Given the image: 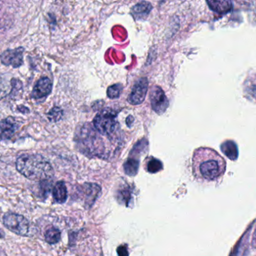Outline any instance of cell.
<instances>
[{"label":"cell","mask_w":256,"mask_h":256,"mask_svg":"<svg viewBox=\"0 0 256 256\" xmlns=\"http://www.w3.org/2000/svg\"><path fill=\"white\" fill-rule=\"evenodd\" d=\"M50 120L52 121H58L62 117L61 110L58 108H54L51 110L50 112L48 114Z\"/></svg>","instance_id":"d6986e66"},{"label":"cell","mask_w":256,"mask_h":256,"mask_svg":"<svg viewBox=\"0 0 256 256\" xmlns=\"http://www.w3.org/2000/svg\"><path fill=\"white\" fill-rule=\"evenodd\" d=\"M12 91V84L6 78L0 76V100L4 99Z\"/></svg>","instance_id":"2e32d148"},{"label":"cell","mask_w":256,"mask_h":256,"mask_svg":"<svg viewBox=\"0 0 256 256\" xmlns=\"http://www.w3.org/2000/svg\"><path fill=\"white\" fill-rule=\"evenodd\" d=\"M140 162L134 159H129L126 161L124 165V170L126 174L129 176H134L138 172Z\"/></svg>","instance_id":"9a60e30c"},{"label":"cell","mask_w":256,"mask_h":256,"mask_svg":"<svg viewBox=\"0 0 256 256\" xmlns=\"http://www.w3.org/2000/svg\"><path fill=\"white\" fill-rule=\"evenodd\" d=\"M52 81L48 78H42L38 80L32 92V97L33 99H39L42 98L46 97L52 90Z\"/></svg>","instance_id":"30bf717a"},{"label":"cell","mask_w":256,"mask_h":256,"mask_svg":"<svg viewBox=\"0 0 256 256\" xmlns=\"http://www.w3.org/2000/svg\"><path fill=\"white\" fill-rule=\"evenodd\" d=\"M24 48L6 50L0 55V60L4 66L18 68L24 63Z\"/></svg>","instance_id":"8992f818"},{"label":"cell","mask_w":256,"mask_h":256,"mask_svg":"<svg viewBox=\"0 0 256 256\" xmlns=\"http://www.w3.org/2000/svg\"><path fill=\"white\" fill-rule=\"evenodd\" d=\"M122 90V86L121 84H114V85L110 86L108 90V97L112 99L120 97Z\"/></svg>","instance_id":"ac0fdd59"},{"label":"cell","mask_w":256,"mask_h":256,"mask_svg":"<svg viewBox=\"0 0 256 256\" xmlns=\"http://www.w3.org/2000/svg\"><path fill=\"white\" fill-rule=\"evenodd\" d=\"M93 125L99 133L106 136H110L116 130L118 125L116 114L111 110L102 111L94 117Z\"/></svg>","instance_id":"3957f363"},{"label":"cell","mask_w":256,"mask_h":256,"mask_svg":"<svg viewBox=\"0 0 256 256\" xmlns=\"http://www.w3.org/2000/svg\"><path fill=\"white\" fill-rule=\"evenodd\" d=\"M19 129V123L16 119L8 117L0 121V138L2 140L10 139Z\"/></svg>","instance_id":"9c48e42d"},{"label":"cell","mask_w":256,"mask_h":256,"mask_svg":"<svg viewBox=\"0 0 256 256\" xmlns=\"http://www.w3.org/2000/svg\"><path fill=\"white\" fill-rule=\"evenodd\" d=\"M118 256H128V252L127 248L124 246H120L118 248Z\"/></svg>","instance_id":"ffe728a7"},{"label":"cell","mask_w":256,"mask_h":256,"mask_svg":"<svg viewBox=\"0 0 256 256\" xmlns=\"http://www.w3.org/2000/svg\"><path fill=\"white\" fill-rule=\"evenodd\" d=\"M3 236H4V234H3V233H2L1 230H0V237H2Z\"/></svg>","instance_id":"44dd1931"},{"label":"cell","mask_w":256,"mask_h":256,"mask_svg":"<svg viewBox=\"0 0 256 256\" xmlns=\"http://www.w3.org/2000/svg\"><path fill=\"white\" fill-rule=\"evenodd\" d=\"M152 9V6L150 3H147V2H142V3L135 5L132 7L131 12L136 18L141 19V18H146Z\"/></svg>","instance_id":"7c38bea8"},{"label":"cell","mask_w":256,"mask_h":256,"mask_svg":"<svg viewBox=\"0 0 256 256\" xmlns=\"http://www.w3.org/2000/svg\"><path fill=\"white\" fill-rule=\"evenodd\" d=\"M150 100L152 109L156 114H164L168 107V99L164 90L158 86H154L150 90Z\"/></svg>","instance_id":"5b68a950"},{"label":"cell","mask_w":256,"mask_h":256,"mask_svg":"<svg viewBox=\"0 0 256 256\" xmlns=\"http://www.w3.org/2000/svg\"><path fill=\"white\" fill-rule=\"evenodd\" d=\"M61 239V231L58 228H52L46 230L45 233V240L50 244H56L60 242Z\"/></svg>","instance_id":"5bb4252c"},{"label":"cell","mask_w":256,"mask_h":256,"mask_svg":"<svg viewBox=\"0 0 256 256\" xmlns=\"http://www.w3.org/2000/svg\"><path fill=\"white\" fill-rule=\"evenodd\" d=\"M16 168L21 174L32 180H50L54 171L50 162L40 155L24 154L16 162Z\"/></svg>","instance_id":"7a4b0ae2"},{"label":"cell","mask_w":256,"mask_h":256,"mask_svg":"<svg viewBox=\"0 0 256 256\" xmlns=\"http://www.w3.org/2000/svg\"><path fill=\"white\" fill-rule=\"evenodd\" d=\"M52 195L56 202L61 203V204L66 202L68 198V191L64 182L58 181L56 183L52 190Z\"/></svg>","instance_id":"8fae6325"},{"label":"cell","mask_w":256,"mask_h":256,"mask_svg":"<svg viewBox=\"0 0 256 256\" xmlns=\"http://www.w3.org/2000/svg\"><path fill=\"white\" fill-rule=\"evenodd\" d=\"M100 186L96 183H85L81 186L80 194L86 206L92 207L100 194Z\"/></svg>","instance_id":"ba28073f"},{"label":"cell","mask_w":256,"mask_h":256,"mask_svg":"<svg viewBox=\"0 0 256 256\" xmlns=\"http://www.w3.org/2000/svg\"><path fill=\"white\" fill-rule=\"evenodd\" d=\"M148 88V81L147 78H141L138 80L132 87V91L130 94L129 100L131 105H138L142 103L146 99Z\"/></svg>","instance_id":"52a82bcc"},{"label":"cell","mask_w":256,"mask_h":256,"mask_svg":"<svg viewBox=\"0 0 256 256\" xmlns=\"http://www.w3.org/2000/svg\"><path fill=\"white\" fill-rule=\"evenodd\" d=\"M162 162L155 158H150L147 163V171L150 173H156L162 170Z\"/></svg>","instance_id":"e0dca14e"},{"label":"cell","mask_w":256,"mask_h":256,"mask_svg":"<svg viewBox=\"0 0 256 256\" xmlns=\"http://www.w3.org/2000/svg\"><path fill=\"white\" fill-rule=\"evenodd\" d=\"M207 3L210 9L218 13H226L232 8L231 1H209Z\"/></svg>","instance_id":"4fadbf2b"},{"label":"cell","mask_w":256,"mask_h":256,"mask_svg":"<svg viewBox=\"0 0 256 256\" xmlns=\"http://www.w3.org/2000/svg\"><path fill=\"white\" fill-rule=\"evenodd\" d=\"M194 168L206 180L218 178L225 170V161L215 150L201 147L194 154Z\"/></svg>","instance_id":"6da1fadb"},{"label":"cell","mask_w":256,"mask_h":256,"mask_svg":"<svg viewBox=\"0 0 256 256\" xmlns=\"http://www.w3.org/2000/svg\"><path fill=\"white\" fill-rule=\"evenodd\" d=\"M3 223L8 229L18 235L27 236L30 232V222L21 215L7 213L3 217Z\"/></svg>","instance_id":"277c9868"}]
</instances>
